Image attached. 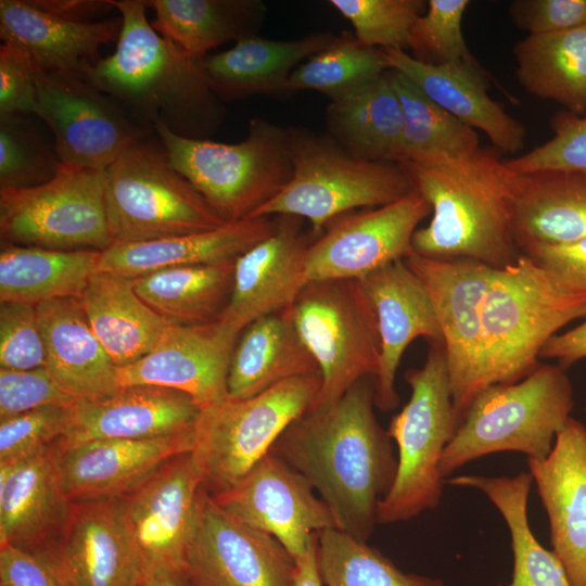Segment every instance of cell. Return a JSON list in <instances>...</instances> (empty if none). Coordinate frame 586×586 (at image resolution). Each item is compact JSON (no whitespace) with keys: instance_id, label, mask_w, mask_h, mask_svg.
<instances>
[{"instance_id":"db71d44e","label":"cell","mask_w":586,"mask_h":586,"mask_svg":"<svg viewBox=\"0 0 586 586\" xmlns=\"http://www.w3.org/2000/svg\"><path fill=\"white\" fill-rule=\"evenodd\" d=\"M509 14L528 35L561 33L586 25V0H515Z\"/></svg>"},{"instance_id":"94428289","label":"cell","mask_w":586,"mask_h":586,"mask_svg":"<svg viewBox=\"0 0 586 586\" xmlns=\"http://www.w3.org/2000/svg\"><path fill=\"white\" fill-rule=\"evenodd\" d=\"M0 586H10V585H8L7 583L0 581Z\"/></svg>"},{"instance_id":"9f6ffc18","label":"cell","mask_w":586,"mask_h":586,"mask_svg":"<svg viewBox=\"0 0 586 586\" xmlns=\"http://www.w3.org/2000/svg\"><path fill=\"white\" fill-rule=\"evenodd\" d=\"M30 2L51 14L76 21L95 22L116 10L113 0H30Z\"/></svg>"},{"instance_id":"7dc6e473","label":"cell","mask_w":586,"mask_h":586,"mask_svg":"<svg viewBox=\"0 0 586 586\" xmlns=\"http://www.w3.org/2000/svg\"><path fill=\"white\" fill-rule=\"evenodd\" d=\"M550 127L553 131L551 139L518 157L505 160L512 175L586 173V115L560 111L552 116Z\"/></svg>"},{"instance_id":"60d3db41","label":"cell","mask_w":586,"mask_h":586,"mask_svg":"<svg viewBox=\"0 0 586 586\" xmlns=\"http://www.w3.org/2000/svg\"><path fill=\"white\" fill-rule=\"evenodd\" d=\"M390 76L404 114L398 163L462 157L480 149L473 128L441 107L400 72L391 68Z\"/></svg>"},{"instance_id":"1f68e13d","label":"cell","mask_w":586,"mask_h":586,"mask_svg":"<svg viewBox=\"0 0 586 586\" xmlns=\"http://www.w3.org/2000/svg\"><path fill=\"white\" fill-rule=\"evenodd\" d=\"M321 374L301 339L291 308L251 322L237 341L228 371L230 399H245L288 380Z\"/></svg>"},{"instance_id":"3957f363","label":"cell","mask_w":586,"mask_h":586,"mask_svg":"<svg viewBox=\"0 0 586 586\" xmlns=\"http://www.w3.org/2000/svg\"><path fill=\"white\" fill-rule=\"evenodd\" d=\"M113 2L123 21L116 49L86 79L151 129L161 124L179 137L209 140L225 107L200 62L152 27L145 0Z\"/></svg>"},{"instance_id":"f35d334b","label":"cell","mask_w":586,"mask_h":586,"mask_svg":"<svg viewBox=\"0 0 586 586\" xmlns=\"http://www.w3.org/2000/svg\"><path fill=\"white\" fill-rule=\"evenodd\" d=\"M532 483L530 472L514 476L459 475L445 480V484L481 491L504 518L513 553L508 586H572L557 555L542 546L531 530L527 501Z\"/></svg>"},{"instance_id":"c3c4849f","label":"cell","mask_w":586,"mask_h":586,"mask_svg":"<svg viewBox=\"0 0 586 586\" xmlns=\"http://www.w3.org/2000/svg\"><path fill=\"white\" fill-rule=\"evenodd\" d=\"M71 407L47 406L0 420V463L27 459L58 442Z\"/></svg>"},{"instance_id":"7a4b0ae2","label":"cell","mask_w":586,"mask_h":586,"mask_svg":"<svg viewBox=\"0 0 586 586\" xmlns=\"http://www.w3.org/2000/svg\"><path fill=\"white\" fill-rule=\"evenodd\" d=\"M399 164L412 189L431 206L430 222L412 237L416 254L442 260L471 259L496 269L518 262L513 175L497 149Z\"/></svg>"},{"instance_id":"e575fe53","label":"cell","mask_w":586,"mask_h":586,"mask_svg":"<svg viewBox=\"0 0 586 586\" xmlns=\"http://www.w3.org/2000/svg\"><path fill=\"white\" fill-rule=\"evenodd\" d=\"M152 27L187 56L200 61L228 41L257 36L267 8L259 0H149Z\"/></svg>"},{"instance_id":"f907efd6","label":"cell","mask_w":586,"mask_h":586,"mask_svg":"<svg viewBox=\"0 0 586 586\" xmlns=\"http://www.w3.org/2000/svg\"><path fill=\"white\" fill-rule=\"evenodd\" d=\"M76 402L46 367L0 369V420L47 406L71 407Z\"/></svg>"},{"instance_id":"f5cc1de1","label":"cell","mask_w":586,"mask_h":586,"mask_svg":"<svg viewBox=\"0 0 586 586\" xmlns=\"http://www.w3.org/2000/svg\"><path fill=\"white\" fill-rule=\"evenodd\" d=\"M571 292L586 296V237L570 242H535L520 249Z\"/></svg>"},{"instance_id":"5bb4252c","label":"cell","mask_w":586,"mask_h":586,"mask_svg":"<svg viewBox=\"0 0 586 586\" xmlns=\"http://www.w3.org/2000/svg\"><path fill=\"white\" fill-rule=\"evenodd\" d=\"M430 214V204L412 190L393 203L332 219L307 247L308 282L360 280L405 259L413 252L412 237L418 225Z\"/></svg>"},{"instance_id":"603a6c76","label":"cell","mask_w":586,"mask_h":586,"mask_svg":"<svg viewBox=\"0 0 586 586\" xmlns=\"http://www.w3.org/2000/svg\"><path fill=\"white\" fill-rule=\"evenodd\" d=\"M194 431L140 440H97L58 446L63 488L71 501L119 498L170 458L194 449Z\"/></svg>"},{"instance_id":"e0dca14e","label":"cell","mask_w":586,"mask_h":586,"mask_svg":"<svg viewBox=\"0 0 586 586\" xmlns=\"http://www.w3.org/2000/svg\"><path fill=\"white\" fill-rule=\"evenodd\" d=\"M212 498L235 520L278 539L295 561L317 533L336 528L330 509L308 481L270 451L232 487Z\"/></svg>"},{"instance_id":"f546056e","label":"cell","mask_w":586,"mask_h":586,"mask_svg":"<svg viewBox=\"0 0 586 586\" xmlns=\"http://www.w3.org/2000/svg\"><path fill=\"white\" fill-rule=\"evenodd\" d=\"M277 217L247 218L217 229L145 242L113 243L101 253L98 272L137 278L162 269L235 260L269 237Z\"/></svg>"},{"instance_id":"7bdbcfd3","label":"cell","mask_w":586,"mask_h":586,"mask_svg":"<svg viewBox=\"0 0 586 586\" xmlns=\"http://www.w3.org/2000/svg\"><path fill=\"white\" fill-rule=\"evenodd\" d=\"M323 586H446L436 577L406 573L366 542L329 528L317 533Z\"/></svg>"},{"instance_id":"8d00e7d4","label":"cell","mask_w":586,"mask_h":586,"mask_svg":"<svg viewBox=\"0 0 586 586\" xmlns=\"http://www.w3.org/2000/svg\"><path fill=\"white\" fill-rule=\"evenodd\" d=\"M0 303L80 298L98 272L99 251H59L1 241Z\"/></svg>"},{"instance_id":"816d5d0a","label":"cell","mask_w":586,"mask_h":586,"mask_svg":"<svg viewBox=\"0 0 586 586\" xmlns=\"http://www.w3.org/2000/svg\"><path fill=\"white\" fill-rule=\"evenodd\" d=\"M0 581L10 586H76L56 544L36 552L0 546Z\"/></svg>"},{"instance_id":"277c9868","label":"cell","mask_w":586,"mask_h":586,"mask_svg":"<svg viewBox=\"0 0 586 586\" xmlns=\"http://www.w3.org/2000/svg\"><path fill=\"white\" fill-rule=\"evenodd\" d=\"M583 317L586 296L569 291L527 257L495 268L481 307L479 393L524 379L539 366L547 341Z\"/></svg>"},{"instance_id":"9a60e30c","label":"cell","mask_w":586,"mask_h":586,"mask_svg":"<svg viewBox=\"0 0 586 586\" xmlns=\"http://www.w3.org/2000/svg\"><path fill=\"white\" fill-rule=\"evenodd\" d=\"M405 263L421 280L435 308L459 426L479 394L481 307L495 268L471 259L428 258L415 252Z\"/></svg>"},{"instance_id":"bcb514c9","label":"cell","mask_w":586,"mask_h":586,"mask_svg":"<svg viewBox=\"0 0 586 586\" xmlns=\"http://www.w3.org/2000/svg\"><path fill=\"white\" fill-rule=\"evenodd\" d=\"M330 3L351 22L361 43L400 51L409 49L412 26L428 8L424 0H331Z\"/></svg>"},{"instance_id":"9c48e42d","label":"cell","mask_w":586,"mask_h":586,"mask_svg":"<svg viewBox=\"0 0 586 586\" xmlns=\"http://www.w3.org/2000/svg\"><path fill=\"white\" fill-rule=\"evenodd\" d=\"M148 138L106 169L105 207L113 243L160 240L228 224L173 167L161 142Z\"/></svg>"},{"instance_id":"7c38bea8","label":"cell","mask_w":586,"mask_h":586,"mask_svg":"<svg viewBox=\"0 0 586 586\" xmlns=\"http://www.w3.org/2000/svg\"><path fill=\"white\" fill-rule=\"evenodd\" d=\"M106 170L60 165L31 188L0 189L1 241L59 251L103 252L113 244Z\"/></svg>"},{"instance_id":"52a82bcc","label":"cell","mask_w":586,"mask_h":586,"mask_svg":"<svg viewBox=\"0 0 586 586\" xmlns=\"http://www.w3.org/2000/svg\"><path fill=\"white\" fill-rule=\"evenodd\" d=\"M288 129L293 176L251 218L296 216L308 220L317 237L343 214L393 203L413 190L399 163L356 158L329 135Z\"/></svg>"},{"instance_id":"6125c7cd","label":"cell","mask_w":586,"mask_h":586,"mask_svg":"<svg viewBox=\"0 0 586 586\" xmlns=\"http://www.w3.org/2000/svg\"><path fill=\"white\" fill-rule=\"evenodd\" d=\"M190 586H193V585L191 584V581H190Z\"/></svg>"},{"instance_id":"836d02e7","label":"cell","mask_w":586,"mask_h":586,"mask_svg":"<svg viewBox=\"0 0 586 586\" xmlns=\"http://www.w3.org/2000/svg\"><path fill=\"white\" fill-rule=\"evenodd\" d=\"M512 189L519 250L528 243L570 242L586 237V173L513 175Z\"/></svg>"},{"instance_id":"83f0119b","label":"cell","mask_w":586,"mask_h":586,"mask_svg":"<svg viewBox=\"0 0 586 586\" xmlns=\"http://www.w3.org/2000/svg\"><path fill=\"white\" fill-rule=\"evenodd\" d=\"M44 351V367L76 400L94 402L119 388L117 367L95 336L80 298L36 305Z\"/></svg>"},{"instance_id":"30bf717a","label":"cell","mask_w":586,"mask_h":586,"mask_svg":"<svg viewBox=\"0 0 586 586\" xmlns=\"http://www.w3.org/2000/svg\"><path fill=\"white\" fill-rule=\"evenodd\" d=\"M320 386L321 374L302 377L250 398H228L202 408L192 450L202 475L201 488L214 496L238 483L308 410Z\"/></svg>"},{"instance_id":"6f0895ef","label":"cell","mask_w":586,"mask_h":586,"mask_svg":"<svg viewBox=\"0 0 586 586\" xmlns=\"http://www.w3.org/2000/svg\"><path fill=\"white\" fill-rule=\"evenodd\" d=\"M539 358L556 359L564 369L586 358V320L549 339L542 348Z\"/></svg>"},{"instance_id":"4fadbf2b","label":"cell","mask_w":586,"mask_h":586,"mask_svg":"<svg viewBox=\"0 0 586 586\" xmlns=\"http://www.w3.org/2000/svg\"><path fill=\"white\" fill-rule=\"evenodd\" d=\"M34 67V65H33ZM37 115L50 128L62 164L106 170L153 130L84 77L34 67Z\"/></svg>"},{"instance_id":"d4e9b609","label":"cell","mask_w":586,"mask_h":586,"mask_svg":"<svg viewBox=\"0 0 586 586\" xmlns=\"http://www.w3.org/2000/svg\"><path fill=\"white\" fill-rule=\"evenodd\" d=\"M71 505L61 480L56 442L27 459L0 463V546L27 552L54 546Z\"/></svg>"},{"instance_id":"ac0fdd59","label":"cell","mask_w":586,"mask_h":586,"mask_svg":"<svg viewBox=\"0 0 586 586\" xmlns=\"http://www.w3.org/2000/svg\"><path fill=\"white\" fill-rule=\"evenodd\" d=\"M187 571L193 586H294L296 561L278 539L235 520L201 488Z\"/></svg>"},{"instance_id":"f6af8a7d","label":"cell","mask_w":586,"mask_h":586,"mask_svg":"<svg viewBox=\"0 0 586 586\" xmlns=\"http://www.w3.org/2000/svg\"><path fill=\"white\" fill-rule=\"evenodd\" d=\"M60 165L54 144L26 115L0 116V189L42 184Z\"/></svg>"},{"instance_id":"ab89813d","label":"cell","mask_w":586,"mask_h":586,"mask_svg":"<svg viewBox=\"0 0 586 586\" xmlns=\"http://www.w3.org/2000/svg\"><path fill=\"white\" fill-rule=\"evenodd\" d=\"M234 262L181 266L131 279L137 294L170 324L211 323L230 298Z\"/></svg>"},{"instance_id":"2e32d148","label":"cell","mask_w":586,"mask_h":586,"mask_svg":"<svg viewBox=\"0 0 586 586\" xmlns=\"http://www.w3.org/2000/svg\"><path fill=\"white\" fill-rule=\"evenodd\" d=\"M202 475L192 451L170 458L141 485L118 498L143 574L187 570L199 519Z\"/></svg>"},{"instance_id":"8992f818","label":"cell","mask_w":586,"mask_h":586,"mask_svg":"<svg viewBox=\"0 0 586 586\" xmlns=\"http://www.w3.org/2000/svg\"><path fill=\"white\" fill-rule=\"evenodd\" d=\"M169 163L226 222L251 218L293 176L289 129L255 117L238 143L189 139L153 128Z\"/></svg>"},{"instance_id":"484cf974","label":"cell","mask_w":586,"mask_h":586,"mask_svg":"<svg viewBox=\"0 0 586 586\" xmlns=\"http://www.w3.org/2000/svg\"><path fill=\"white\" fill-rule=\"evenodd\" d=\"M122 16L95 22L66 20L30 0H0V37L23 52L34 67L86 78L102 46L117 42Z\"/></svg>"},{"instance_id":"5b68a950","label":"cell","mask_w":586,"mask_h":586,"mask_svg":"<svg viewBox=\"0 0 586 586\" xmlns=\"http://www.w3.org/2000/svg\"><path fill=\"white\" fill-rule=\"evenodd\" d=\"M574 390L561 366L539 364L524 379L482 390L445 447L440 472L446 480L483 456L517 451L544 459L571 418Z\"/></svg>"},{"instance_id":"4dcf8cb0","label":"cell","mask_w":586,"mask_h":586,"mask_svg":"<svg viewBox=\"0 0 586 586\" xmlns=\"http://www.w3.org/2000/svg\"><path fill=\"white\" fill-rule=\"evenodd\" d=\"M335 36L330 31H317L295 40L254 36L199 62L212 90L222 102L256 94L284 95L293 71L327 48Z\"/></svg>"},{"instance_id":"91938a15","label":"cell","mask_w":586,"mask_h":586,"mask_svg":"<svg viewBox=\"0 0 586 586\" xmlns=\"http://www.w3.org/2000/svg\"><path fill=\"white\" fill-rule=\"evenodd\" d=\"M139 586H190L184 569H156L143 574Z\"/></svg>"},{"instance_id":"cb8c5ba5","label":"cell","mask_w":586,"mask_h":586,"mask_svg":"<svg viewBox=\"0 0 586 586\" xmlns=\"http://www.w3.org/2000/svg\"><path fill=\"white\" fill-rule=\"evenodd\" d=\"M201 408L191 396L155 385H130L94 402L77 400L60 447L97 440L155 438L194 431Z\"/></svg>"},{"instance_id":"d6a6232c","label":"cell","mask_w":586,"mask_h":586,"mask_svg":"<svg viewBox=\"0 0 586 586\" xmlns=\"http://www.w3.org/2000/svg\"><path fill=\"white\" fill-rule=\"evenodd\" d=\"M80 302L95 336L117 368L146 356L170 326L137 294L130 278L97 272Z\"/></svg>"},{"instance_id":"d590c367","label":"cell","mask_w":586,"mask_h":586,"mask_svg":"<svg viewBox=\"0 0 586 586\" xmlns=\"http://www.w3.org/2000/svg\"><path fill=\"white\" fill-rule=\"evenodd\" d=\"M326 123L329 136L354 157L398 163L404 114L390 69L356 93L330 102Z\"/></svg>"},{"instance_id":"ffe728a7","label":"cell","mask_w":586,"mask_h":586,"mask_svg":"<svg viewBox=\"0 0 586 586\" xmlns=\"http://www.w3.org/2000/svg\"><path fill=\"white\" fill-rule=\"evenodd\" d=\"M276 217V230L234 262L230 298L218 320L238 335L254 320L291 308L308 283L311 240L300 217Z\"/></svg>"},{"instance_id":"4316f807","label":"cell","mask_w":586,"mask_h":586,"mask_svg":"<svg viewBox=\"0 0 586 586\" xmlns=\"http://www.w3.org/2000/svg\"><path fill=\"white\" fill-rule=\"evenodd\" d=\"M56 546L76 586H139L143 577L118 498L72 501Z\"/></svg>"},{"instance_id":"7402d4cb","label":"cell","mask_w":586,"mask_h":586,"mask_svg":"<svg viewBox=\"0 0 586 586\" xmlns=\"http://www.w3.org/2000/svg\"><path fill=\"white\" fill-rule=\"evenodd\" d=\"M373 309L381 343L374 380L375 407L391 411L399 405L395 378L402 357L418 337L443 342L433 302L405 259L388 264L359 280Z\"/></svg>"},{"instance_id":"44dd1931","label":"cell","mask_w":586,"mask_h":586,"mask_svg":"<svg viewBox=\"0 0 586 586\" xmlns=\"http://www.w3.org/2000/svg\"><path fill=\"white\" fill-rule=\"evenodd\" d=\"M547 512L552 551L572 586H586V426L570 418L544 459H527Z\"/></svg>"},{"instance_id":"74e56055","label":"cell","mask_w":586,"mask_h":586,"mask_svg":"<svg viewBox=\"0 0 586 586\" xmlns=\"http://www.w3.org/2000/svg\"><path fill=\"white\" fill-rule=\"evenodd\" d=\"M515 77L531 94L586 113V25L561 33L528 35L513 47Z\"/></svg>"},{"instance_id":"ee69618b","label":"cell","mask_w":586,"mask_h":586,"mask_svg":"<svg viewBox=\"0 0 586 586\" xmlns=\"http://www.w3.org/2000/svg\"><path fill=\"white\" fill-rule=\"evenodd\" d=\"M469 4V0H429L426 11L416 21L410 33V55L424 64L455 65L495 78L466 43L462 18Z\"/></svg>"},{"instance_id":"681fc988","label":"cell","mask_w":586,"mask_h":586,"mask_svg":"<svg viewBox=\"0 0 586 586\" xmlns=\"http://www.w3.org/2000/svg\"><path fill=\"white\" fill-rule=\"evenodd\" d=\"M46 351L36 305L0 303V369L44 367Z\"/></svg>"},{"instance_id":"f1b7e54d","label":"cell","mask_w":586,"mask_h":586,"mask_svg":"<svg viewBox=\"0 0 586 586\" xmlns=\"http://www.w3.org/2000/svg\"><path fill=\"white\" fill-rule=\"evenodd\" d=\"M390 68L404 74L441 107L463 124L480 129L499 152L517 153L524 148V125L493 100L487 90L494 82L512 102L495 78H488L455 65H430L415 60L406 51L382 50Z\"/></svg>"},{"instance_id":"680465c9","label":"cell","mask_w":586,"mask_h":586,"mask_svg":"<svg viewBox=\"0 0 586 586\" xmlns=\"http://www.w3.org/2000/svg\"><path fill=\"white\" fill-rule=\"evenodd\" d=\"M317 534L307 552L296 560L294 586H323L318 565Z\"/></svg>"},{"instance_id":"b9f144b4","label":"cell","mask_w":586,"mask_h":586,"mask_svg":"<svg viewBox=\"0 0 586 586\" xmlns=\"http://www.w3.org/2000/svg\"><path fill=\"white\" fill-rule=\"evenodd\" d=\"M390 68L384 52L361 43L351 31H342L322 51L291 74L285 93L315 90L330 102L345 99L381 77Z\"/></svg>"},{"instance_id":"6da1fadb","label":"cell","mask_w":586,"mask_h":586,"mask_svg":"<svg viewBox=\"0 0 586 586\" xmlns=\"http://www.w3.org/2000/svg\"><path fill=\"white\" fill-rule=\"evenodd\" d=\"M374 398L373 378H364L333 407L295 419L270 448L308 481L336 530L366 543L398 466L392 438L377 420Z\"/></svg>"},{"instance_id":"d6986e66","label":"cell","mask_w":586,"mask_h":586,"mask_svg":"<svg viewBox=\"0 0 586 586\" xmlns=\"http://www.w3.org/2000/svg\"><path fill=\"white\" fill-rule=\"evenodd\" d=\"M239 335L219 320L170 324L152 352L117 368L120 387L155 385L188 394L205 408L229 398L227 378Z\"/></svg>"},{"instance_id":"ba28073f","label":"cell","mask_w":586,"mask_h":586,"mask_svg":"<svg viewBox=\"0 0 586 586\" xmlns=\"http://www.w3.org/2000/svg\"><path fill=\"white\" fill-rule=\"evenodd\" d=\"M430 343L423 366L405 372L411 395L387 429L398 448V466L395 482L378 507L380 524L408 521L435 509L443 495L440 462L458 424L444 344Z\"/></svg>"},{"instance_id":"8fae6325","label":"cell","mask_w":586,"mask_h":586,"mask_svg":"<svg viewBox=\"0 0 586 586\" xmlns=\"http://www.w3.org/2000/svg\"><path fill=\"white\" fill-rule=\"evenodd\" d=\"M291 316L321 373L320 391L308 410L333 407L356 382L377 375L380 336L359 280L308 282Z\"/></svg>"},{"instance_id":"11a10c76","label":"cell","mask_w":586,"mask_h":586,"mask_svg":"<svg viewBox=\"0 0 586 586\" xmlns=\"http://www.w3.org/2000/svg\"><path fill=\"white\" fill-rule=\"evenodd\" d=\"M37 115L34 67L15 47L0 46V116Z\"/></svg>"}]
</instances>
